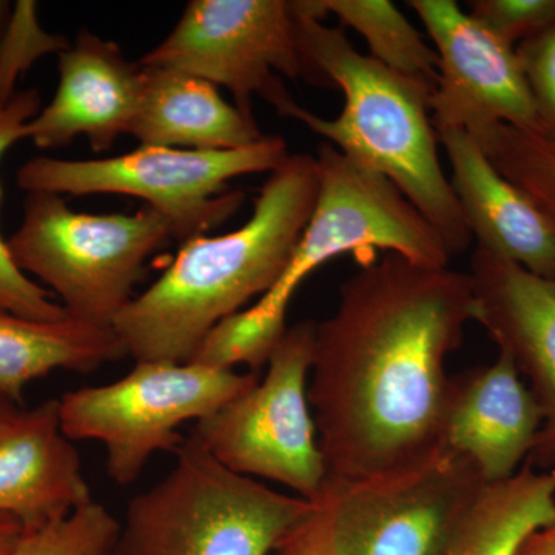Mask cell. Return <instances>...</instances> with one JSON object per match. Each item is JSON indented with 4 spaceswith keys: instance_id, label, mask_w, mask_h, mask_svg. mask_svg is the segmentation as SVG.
Wrapping results in <instances>:
<instances>
[{
    "instance_id": "1",
    "label": "cell",
    "mask_w": 555,
    "mask_h": 555,
    "mask_svg": "<svg viewBox=\"0 0 555 555\" xmlns=\"http://www.w3.org/2000/svg\"><path fill=\"white\" fill-rule=\"evenodd\" d=\"M474 321L467 273L385 251L317 323L308 396L327 478L363 480L441 448L448 357Z\"/></svg>"
},
{
    "instance_id": "2",
    "label": "cell",
    "mask_w": 555,
    "mask_h": 555,
    "mask_svg": "<svg viewBox=\"0 0 555 555\" xmlns=\"http://www.w3.org/2000/svg\"><path fill=\"white\" fill-rule=\"evenodd\" d=\"M318 190L317 156L288 155L270 171L243 228L182 243L166 272L113 323L129 356L188 363L219 323L268 294L312 218Z\"/></svg>"
},
{
    "instance_id": "3",
    "label": "cell",
    "mask_w": 555,
    "mask_h": 555,
    "mask_svg": "<svg viewBox=\"0 0 555 555\" xmlns=\"http://www.w3.org/2000/svg\"><path fill=\"white\" fill-rule=\"evenodd\" d=\"M299 46L323 87L337 86L345 107L335 119L295 105L288 118L389 179L433 224L451 257L473 243L437 152L429 100L436 87L400 75L356 50L343 28L301 13L294 2Z\"/></svg>"
},
{
    "instance_id": "4",
    "label": "cell",
    "mask_w": 555,
    "mask_h": 555,
    "mask_svg": "<svg viewBox=\"0 0 555 555\" xmlns=\"http://www.w3.org/2000/svg\"><path fill=\"white\" fill-rule=\"evenodd\" d=\"M320 190L315 210L292 251L283 275L268 294L219 323L192 363L218 369L268 364L286 334L287 309L302 281L328 259L366 250L392 251L427 266L448 268L447 244L429 221L389 181L323 142L318 147Z\"/></svg>"
},
{
    "instance_id": "5",
    "label": "cell",
    "mask_w": 555,
    "mask_h": 555,
    "mask_svg": "<svg viewBox=\"0 0 555 555\" xmlns=\"http://www.w3.org/2000/svg\"><path fill=\"white\" fill-rule=\"evenodd\" d=\"M175 466L131 499L112 555H270L312 502L241 476L195 437Z\"/></svg>"
},
{
    "instance_id": "6",
    "label": "cell",
    "mask_w": 555,
    "mask_h": 555,
    "mask_svg": "<svg viewBox=\"0 0 555 555\" xmlns=\"http://www.w3.org/2000/svg\"><path fill=\"white\" fill-rule=\"evenodd\" d=\"M169 241V224L155 208L79 214L61 195L35 192L25 196L24 218L7 246L17 269L49 287L69 317L113 327L149 258Z\"/></svg>"
},
{
    "instance_id": "7",
    "label": "cell",
    "mask_w": 555,
    "mask_h": 555,
    "mask_svg": "<svg viewBox=\"0 0 555 555\" xmlns=\"http://www.w3.org/2000/svg\"><path fill=\"white\" fill-rule=\"evenodd\" d=\"M291 155L286 141L264 137L235 150H182L141 145L102 159L67 160L38 156L22 164L17 185L27 193L126 195L145 201L169 224L171 240L206 235L240 210L244 193L229 181L273 171Z\"/></svg>"
},
{
    "instance_id": "8",
    "label": "cell",
    "mask_w": 555,
    "mask_h": 555,
    "mask_svg": "<svg viewBox=\"0 0 555 555\" xmlns=\"http://www.w3.org/2000/svg\"><path fill=\"white\" fill-rule=\"evenodd\" d=\"M254 372L192 363L137 361L118 382L68 390L60 398L61 427L72 441H100L105 469L127 486L158 452H175L184 423L207 418L257 385Z\"/></svg>"
},
{
    "instance_id": "9",
    "label": "cell",
    "mask_w": 555,
    "mask_h": 555,
    "mask_svg": "<svg viewBox=\"0 0 555 555\" xmlns=\"http://www.w3.org/2000/svg\"><path fill=\"white\" fill-rule=\"evenodd\" d=\"M315 321L287 327L257 385L195 423L192 436L222 466L315 500L327 480L308 387Z\"/></svg>"
},
{
    "instance_id": "10",
    "label": "cell",
    "mask_w": 555,
    "mask_h": 555,
    "mask_svg": "<svg viewBox=\"0 0 555 555\" xmlns=\"http://www.w3.org/2000/svg\"><path fill=\"white\" fill-rule=\"evenodd\" d=\"M139 64L225 87L247 116L259 96L288 118L298 104L283 76L323 87L299 46L294 2L286 0H190L170 35Z\"/></svg>"
},
{
    "instance_id": "11",
    "label": "cell",
    "mask_w": 555,
    "mask_h": 555,
    "mask_svg": "<svg viewBox=\"0 0 555 555\" xmlns=\"http://www.w3.org/2000/svg\"><path fill=\"white\" fill-rule=\"evenodd\" d=\"M483 483L466 459L447 448L382 476L327 478L335 555H437Z\"/></svg>"
},
{
    "instance_id": "12",
    "label": "cell",
    "mask_w": 555,
    "mask_h": 555,
    "mask_svg": "<svg viewBox=\"0 0 555 555\" xmlns=\"http://www.w3.org/2000/svg\"><path fill=\"white\" fill-rule=\"evenodd\" d=\"M436 46L438 82L430 94L436 130L473 133L492 124L537 131L539 118L514 47L454 0H409Z\"/></svg>"
},
{
    "instance_id": "13",
    "label": "cell",
    "mask_w": 555,
    "mask_h": 555,
    "mask_svg": "<svg viewBox=\"0 0 555 555\" xmlns=\"http://www.w3.org/2000/svg\"><path fill=\"white\" fill-rule=\"evenodd\" d=\"M474 321L516 364L543 423L529 465L555 467V278H543L476 248L467 273Z\"/></svg>"
},
{
    "instance_id": "14",
    "label": "cell",
    "mask_w": 555,
    "mask_h": 555,
    "mask_svg": "<svg viewBox=\"0 0 555 555\" xmlns=\"http://www.w3.org/2000/svg\"><path fill=\"white\" fill-rule=\"evenodd\" d=\"M60 86L49 105L28 122L27 139L40 150L67 147L89 139L94 152H107L120 134H130L144 98V72L120 47L89 30L60 53Z\"/></svg>"
},
{
    "instance_id": "15",
    "label": "cell",
    "mask_w": 555,
    "mask_h": 555,
    "mask_svg": "<svg viewBox=\"0 0 555 555\" xmlns=\"http://www.w3.org/2000/svg\"><path fill=\"white\" fill-rule=\"evenodd\" d=\"M542 423L534 396L506 353L449 377L441 447L466 459L485 483L524 467Z\"/></svg>"
},
{
    "instance_id": "16",
    "label": "cell",
    "mask_w": 555,
    "mask_h": 555,
    "mask_svg": "<svg viewBox=\"0 0 555 555\" xmlns=\"http://www.w3.org/2000/svg\"><path fill=\"white\" fill-rule=\"evenodd\" d=\"M93 502L78 449L61 427L60 400L21 409L0 434V516L36 531Z\"/></svg>"
},
{
    "instance_id": "17",
    "label": "cell",
    "mask_w": 555,
    "mask_h": 555,
    "mask_svg": "<svg viewBox=\"0 0 555 555\" xmlns=\"http://www.w3.org/2000/svg\"><path fill=\"white\" fill-rule=\"evenodd\" d=\"M451 164L452 192L477 247L543 278H555V228L492 166L463 129L436 130Z\"/></svg>"
},
{
    "instance_id": "18",
    "label": "cell",
    "mask_w": 555,
    "mask_h": 555,
    "mask_svg": "<svg viewBox=\"0 0 555 555\" xmlns=\"http://www.w3.org/2000/svg\"><path fill=\"white\" fill-rule=\"evenodd\" d=\"M142 72L144 98L130 131L141 145L210 152L247 147L264 138L254 116L230 105L208 80L173 68Z\"/></svg>"
},
{
    "instance_id": "19",
    "label": "cell",
    "mask_w": 555,
    "mask_h": 555,
    "mask_svg": "<svg viewBox=\"0 0 555 555\" xmlns=\"http://www.w3.org/2000/svg\"><path fill=\"white\" fill-rule=\"evenodd\" d=\"M129 356L113 327L68 317L36 321L0 309V393L21 406L27 386L54 371L89 374Z\"/></svg>"
},
{
    "instance_id": "20",
    "label": "cell",
    "mask_w": 555,
    "mask_h": 555,
    "mask_svg": "<svg viewBox=\"0 0 555 555\" xmlns=\"http://www.w3.org/2000/svg\"><path fill=\"white\" fill-rule=\"evenodd\" d=\"M555 517V467H524L483 483L456 516L437 555H518Z\"/></svg>"
},
{
    "instance_id": "21",
    "label": "cell",
    "mask_w": 555,
    "mask_h": 555,
    "mask_svg": "<svg viewBox=\"0 0 555 555\" xmlns=\"http://www.w3.org/2000/svg\"><path fill=\"white\" fill-rule=\"evenodd\" d=\"M301 13L324 21L334 14L341 27L366 40L371 57L392 72L436 87L438 56L408 17L389 0H298Z\"/></svg>"
},
{
    "instance_id": "22",
    "label": "cell",
    "mask_w": 555,
    "mask_h": 555,
    "mask_svg": "<svg viewBox=\"0 0 555 555\" xmlns=\"http://www.w3.org/2000/svg\"><path fill=\"white\" fill-rule=\"evenodd\" d=\"M492 166L528 196L555 228V139L492 124L469 133Z\"/></svg>"
},
{
    "instance_id": "23",
    "label": "cell",
    "mask_w": 555,
    "mask_h": 555,
    "mask_svg": "<svg viewBox=\"0 0 555 555\" xmlns=\"http://www.w3.org/2000/svg\"><path fill=\"white\" fill-rule=\"evenodd\" d=\"M42 108L38 90L17 91L0 108V160L14 144L27 139L28 122ZM2 196V189H0ZM0 309L36 321H61L67 310L54 301L53 294L14 264L7 241L0 235Z\"/></svg>"
},
{
    "instance_id": "24",
    "label": "cell",
    "mask_w": 555,
    "mask_h": 555,
    "mask_svg": "<svg viewBox=\"0 0 555 555\" xmlns=\"http://www.w3.org/2000/svg\"><path fill=\"white\" fill-rule=\"evenodd\" d=\"M120 521L93 502L64 520L24 531L16 543L0 555H112Z\"/></svg>"
},
{
    "instance_id": "25",
    "label": "cell",
    "mask_w": 555,
    "mask_h": 555,
    "mask_svg": "<svg viewBox=\"0 0 555 555\" xmlns=\"http://www.w3.org/2000/svg\"><path fill=\"white\" fill-rule=\"evenodd\" d=\"M65 36L50 35L40 27L38 5L31 0L14 3L5 35L0 39V108L13 100L14 86L39 57L68 49Z\"/></svg>"
},
{
    "instance_id": "26",
    "label": "cell",
    "mask_w": 555,
    "mask_h": 555,
    "mask_svg": "<svg viewBox=\"0 0 555 555\" xmlns=\"http://www.w3.org/2000/svg\"><path fill=\"white\" fill-rule=\"evenodd\" d=\"M470 16L507 46H520L555 24V0H473Z\"/></svg>"
},
{
    "instance_id": "27",
    "label": "cell",
    "mask_w": 555,
    "mask_h": 555,
    "mask_svg": "<svg viewBox=\"0 0 555 555\" xmlns=\"http://www.w3.org/2000/svg\"><path fill=\"white\" fill-rule=\"evenodd\" d=\"M516 53L534 100L539 133L555 139V24L521 42Z\"/></svg>"
},
{
    "instance_id": "28",
    "label": "cell",
    "mask_w": 555,
    "mask_h": 555,
    "mask_svg": "<svg viewBox=\"0 0 555 555\" xmlns=\"http://www.w3.org/2000/svg\"><path fill=\"white\" fill-rule=\"evenodd\" d=\"M324 488V486H323ZM278 555H335L332 543L331 509L324 491L312 500V509L284 535Z\"/></svg>"
},
{
    "instance_id": "29",
    "label": "cell",
    "mask_w": 555,
    "mask_h": 555,
    "mask_svg": "<svg viewBox=\"0 0 555 555\" xmlns=\"http://www.w3.org/2000/svg\"><path fill=\"white\" fill-rule=\"evenodd\" d=\"M518 555H555V517L526 540Z\"/></svg>"
},
{
    "instance_id": "30",
    "label": "cell",
    "mask_w": 555,
    "mask_h": 555,
    "mask_svg": "<svg viewBox=\"0 0 555 555\" xmlns=\"http://www.w3.org/2000/svg\"><path fill=\"white\" fill-rule=\"evenodd\" d=\"M24 534V528L16 518L0 516V554L10 550Z\"/></svg>"
},
{
    "instance_id": "31",
    "label": "cell",
    "mask_w": 555,
    "mask_h": 555,
    "mask_svg": "<svg viewBox=\"0 0 555 555\" xmlns=\"http://www.w3.org/2000/svg\"><path fill=\"white\" fill-rule=\"evenodd\" d=\"M20 411L21 408L17 406L16 403H13L10 398L0 393V434L5 430V427L10 425L11 420H13L14 415Z\"/></svg>"
},
{
    "instance_id": "32",
    "label": "cell",
    "mask_w": 555,
    "mask_h": 555,
    "mask_svg": "<svg viewBox=\"0 0 555 555\" xmlns=\"http://www.w3.org/2000/svg\"><path fill=\"white\" fill-rule=\"evenodd\" d=\"M13 7L7 0H0V39L5 35L7 27H9L11 21V14H13Z\"/></svg>"
}]
</instances>
